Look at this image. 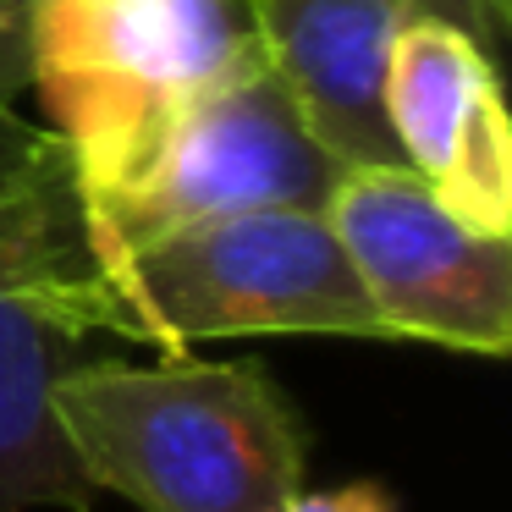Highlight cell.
Segmentation results:
<instances>
[{
  "label": "cell",
  "instance_id": "6da1fadb",
  "mask_svg": "<svg viewBox=\"0 0 512 512\" xmlns=\"http://www.w3.org/2000/svg\"><path fill=\"white\" fill-rule=\"evenodd\" d=\"M94 490L138 512H281L303 490L309 430L265 364H72L50 391Z\"/></svg>",
  "mask_w": 512,
  "mask_h": 512
},
{
  "label": "cell",
  "instance_id": "7a4b0ae2",
  "mask_svg": "<svg viewBox=\"0 0 512 512\" xmlns=\"http://www.w3.org/2000/svg\"><path fill=\"white\" fill-rule=\"evenodd\" d=\"M89 336H100V265L72 155L0 105V512L94 507L50 408Z\"/></svg>",
  "mask_w": 512,
  "mask_h": 512
},
{
  "label": "cell",
  "instance_id": "3957f363",
  "mask_svg": "<svg viewBox=\"0 0 512 512\" xmlns=\"http://www.w3.org/2000/svg\"><path fill=\"white\" fill-rule=\"evenodd\" d=\"M100 331L188 353L226 336L391 342L325 210H243L166 232L100 270Z\"/></svg>",
  "mask_w": 512,
  "mask_h": 512
},
{
  "label": "cell",
  "instance_id": "277c9868",
  "mask_svg": "<svg viewBox=\"0 0 512 512\" xmlns=\"http://www.w3.org/2000/svg\"><path fill=\"white\" fill-rule=\"evenodd\" d=\"M259 56L248 0H34L28 83L78 193L111 182L166 116Z\"/></svg>",
  "mask_w": 512,
  "mask_h": 512
},
{
  "label": "cell",
  "instance_id": "5b68a950",
  "mask_svg": "<svg viewBox=\"0 0 512 512\" xmlns=\"http://www.w3.org/2000/svg\"><path fill=\"white\" fill-rule=\"evenodd\" d=\"M336 166L309 133L292 89L259 50L177 116L100 188H83L94 265L133 254L166 232L243 210H325Z\"/></svg>",
  "mask_w": 512,
  "mask_h": 512
},
{
  "label": "cell",
  "instance_id": "8992f818",
  "mask_svg": "<svg viewBox=\"0 0 512 512\" xmlns=\"http://www.w3.org/2000/svg\"><path fill=\"white\" fill-rule=\"evenodd\" d=\"M391 342L501 358L512 347V237L457 221L408 166L342 171L325 199Z\"/></svg>",
  "mask_w": 512,
  "mask_h": 512
},
{
  "label": "cell",
  "instance_id": "52a82bcc",
  "mask_svg": "<svg viewBox=\"0 0 512 512\" xmlns=\"http://www.w3.org/2000/svg\"><path fill=\"white\" fill-rule=\"evenodd\" d=\"M386 127L402 166L479 232L512 237V127L490 45L446 12L402 23L386 56Z\"/></svg>",
  "mask_w": 512,
  "mask_h": 512
},
{
  "label": "cell",
  "instance_id": "ba28073f",
  "mask_svg": "<svg viewBox=\"0 0 512 512\" xmlns=\"http://www.w3.org/2000/svg\"><path fill=\"white\" fill-rule=\"evenodd\" d=\"M265 61L292 89L309 133L342 171L402 166L386 127V56L402 23L446 12L496 45L507 0H248Z\"/></svg>",
  "mask_w": 512,
  "mask_h": 512
},
{
  "label": "cell",
  "instance_id": "9c48e42d",
  "mask_svg": "<svg viewBox=\"0 0 512 512\" xmlns=\"http://www.w3.org/2000/svg\"><path fill=\"white\" fill-rule=\"evenodd\" d=\"M28 6L34 0H0V105H17L28 89Z\"/></svg>",
  "mask_w": 512,
  "mask_h": 512
},
{
  "label": "cell",
  "instance_id": "30bf717a",
  "mask_svg": "<svg viewBox=\"0 0 512 512\" xmlns=\"http://www.w3.org/2000/svg\"><path fill=\"white\" fill-rule=\"evenodd\" d=\"M281 512H397V501L375 479H353V485L336 490H298Z\"/></svg>",
  "mask_w": 512,
  "mask_h": 512
}]
</instances>
